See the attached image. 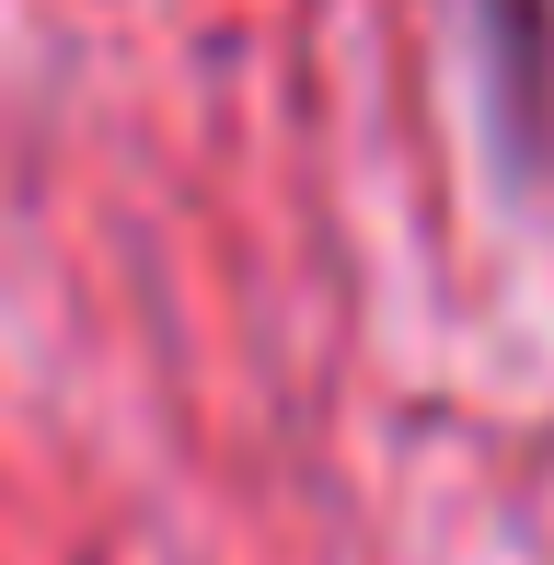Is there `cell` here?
I'll return each instance as SVG.
<instances>
[{
    "mask_svg": "<svg viewBox=\"0 0 554 565\" xmlns=\"http://www.w3.org/2000/svg\"><path fill=\"white\" fill-rule=\"evenodd\" d=\"M497 23V82H509V116H543V70H554V0H486Z\"/></svg>",
    "mask_w": 554,
    "mask_h": 565,
    "instance_id": "1",
    "label": "cell"
}]
</instances>
